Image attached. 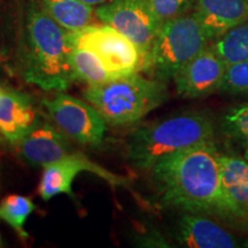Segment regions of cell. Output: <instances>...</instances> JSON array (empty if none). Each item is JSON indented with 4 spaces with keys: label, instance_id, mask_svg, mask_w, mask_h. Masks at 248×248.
I'll list each match as a JSON object with an SVG mask.
<instances>
[{
    "label": "cell",
    "instance_id": "1",
    "mask_svg": "<svg viewBox=\"0 0 248 248\" xmlns=\"http://www.w3.org/2000/svg\"><path fill=\"white\" fill-rule=\"evenodd\" d=\"M219 155L215 141L197 145L154 164L152 179L164 206L215 217L245 231L223 190Z\"/></svg>",
    "mask_w": 248,
    "mask_h": 248
},
{
    "label": "cell",
    "instance_id": "2",
    "mask_svg": "<svg viewBox=\"0 0 248 248\" xmlns=\"http://www.w3.org/2000/svg\"><path fill=\"white\" fill-rule=\"evenodd\" d=\"M24 79L44 91L64 92L76 80L70 63L68 31L31 2L27 13Z\"/></svg>",
    "mask_w": 248,
    "mask_h": 248
},
{
    "label": "cell",
    "instance_id": "3",
    "mask_svg": "<svg viewBox=\"0 0 248 248\" xmlns=\"http://www.w3.org/2000/svg\"><path fill=\"white\" fill-rule=\"evenodd\" d=\"M216 122L208 110H185L142 125L128 141V160L150 170L164 157L197 145L215 141Z\"/></svg>",
    "mask_w": 248,
    "mask_h": 248
},
{
    "label": "cell",
    "instance_id": "4",
    "mask_svg": "<svg viewBox=\"0 0 248 248\" xmlns=\"http://www.w3.org/2000/svg\"><path fill=\"white\" fill-rule=\"evenodd\" d=\"M83 97L97 109L107 124L137 123L168 98L166 82L147 78L139 73L115 77L104 84L88 86Z\"/></svg>",
    "mask_w": 248,
    "mask_h": 248
},
{
    "label": "cell",
    "instance_id": "5",
    "mask_svg": "<svg viewBox=\"0 0 248 248\" xmlns=\"http://www.w3.org/2000/svg\"><path fill=\"white\" fill-rule=\"evenodd\" d=\"M209 42L194 13L167 21L160 26L142 70L164 82L173 79L186 62L208 47Z\"/></svg>",
    "mask_w": 248,
    "mask_h": 248
},
{
    "label": "cell",
    "instance_id": "6",
    "mask_svg": "<svg viewBox=\"0 0 248 248\" xmlns=\"http://www.w3.org/2000/svg\"><path fill=\"white\" fill-rule=\"evenodd\" d=\"M73 46H82L94 52L114 77L139 73L144 69V57L137 46L115 28L90 26L77 31H68Z\"/></svg>",
    "mask_w": 248,
    "mask_h": 248
},
{
    "label": "cell",
    "instance_id": "7",
    "mask_svg": "<svg viewBox=\"0 0 248 248\" xmlns=\"http://www.w3.org/2000/svg\"><path fill=\"white\" fill-rule=\"evenodd\" d=\"M43 105L55 126L71 140L92 147L102 144L107 122L90 102L57 92Z\"/></svg>",
    "mask_w": 248,
    "mask_h": 248
},
{
    "label": "cell",
    "instance_id": "8",
    "mask_svg": "<svg viewBox=\"0 0 248 248\" xmlns=\"http://www.w3.org/2000/svg\"><path fill=\"white\" fill-rule=\"evenodd\" d=\"M94 13L102 23L128 37L140 51L145 62L160 29L147 0H107Z\"/></svg>",
    "mask_w": 248,
    "mask_h": 248
},
{
    "label": "cell",
    "instance_id": "9",
    "mask_svg": "<svg viewBox=\"0 0 248 248\" xmlns=\"http://www.w3.org/2000/svg\"><path fill=\"white\" fill-rule=\"evenodd\" d=\"M80 172H91L114 187L130 188V179L126 176L111 172L100 164L93 162L80 152L73 151L63 159L43 168L38 186L40 198L45 201L59 194H67L74 198L73 183Z\"/></svg>",
    "mask_w": 248,
    "mask_h": 248
},
{
    "label": "cell",
    "instance_id": "10",
    "mask_svg": "<svg viewBox=\"0 0 248 248\" xmlns=\"http://www.w3.org/2000/svg\"><path fill=\"white\" fill-rule=\"evenodd\" d=\"M225 70V62L209 45L177 71L172 79L176 92L184 99L204 98L219 92Z\"/></svg>",
    "mask_w": 248,
    "mask_h": 248
},
{
    "label": "cell",
    "instance_id": "11",
    "mask_svg": "<svg viewBox=\"0 0 248 248\" xmlns=\"http://www.w3.org/2000/svg\"><path fill=\"white\" fill-rule=\"evenodd\" d=\"M231 226L223 225L210 216L183 212L176 224L175 238L190 248H244L248 238L237 234Z\"/></svg>",
    "mask_w": 248,
    "mask_h": 248
},
{
    "label": "cell",
    "instance_id": "12",
    "mask_svg": "<svg viewBox=\"0 0 248 248\" xmlns=\"http://www.w3.org/2000/svg\"><path fill=\"white\" fill-rule=\"evenodd\" d=\"M24 162L44 168L73 152L69 138L55 125L37 121L17 144Z\"/></svg>",
    "mask_w": 248,
    "mask_h": 248
},
{
    "label": "cell",
    "instance_id": "13",
    "mask_svg": "<svg viewBox=\"0 0 248 248\" xmlns=\"http://www.w3.org/2000/svg\"><path fill=\"white\" fill-rule=\"evenodd\" d=\"M38 121L29 94L1 88L0 92V131L12 145H17Z\"/></svg>",
    "mask_w": 248,
    "mask_h": 248
},
{
    "label": "cell",
    "instance_id": "14",
    "mask_svg": "<svg viewBox=\"0 0 248 248\" xmlns=\"http://www.w3.org/2000/svg\"><path fill=\"white\" fill-rule=\"evenodd\" d=\"M194 15L214 42L248 20L247 0H195Z\"/></svg>",
    "mask_w": 248,
    "mask_h": 248
},
{
    "label": "cell",
    "instance_id": "15",
    "mask_svg": "<svg viewBox=\"0 0 248 248\" xmlns=\"http://www.w3.org/2000/svg\"><path fill=\"white\" fill-rule=\"evenodd\" d=\"M222 185L232 208L248 231V162L239 155H219Z\"/></svg>",
    "mask_w": 248,
    "mask_h": 248
},
{
    "label": "cell",
    "instance_id": "16",
    "mask_svg": "<svg viewBox=\"0 0 248 248\" xmlns=\"http://www.w3.org/2000/svg\"><path fill=\"white\" fill-rule=\"evenodd\" d=\"M40 8L67 31H77L91 24L94 9L82 0H38Z\"/></svg>",
    "mask_w": 248,
    "mask_h": 248
},
{
    "label": "cell",
    "instance_id": "17",
    "mask_svg": "<svg viewBox=\"0 0 248 248\" xmlns=\"http://www.w3.org/2000/svg\"><path fill=\"white\" fill-rule=\"evenodd\" d=\"M70 63L76 79L85 83L88 86L100 85L115 78L101 59L90 48L73 46L70 52Z\"/></svg>",
    "mask_w": 248,
    "mask_h": 248
},
{
    "label": "cell",
    "instance_id": "18",
    "mask_svg": "<svg viewBox=\"0 0 248 248\" xmlns=\"http://www.w3.org/2000/svg\"><path fill=\"white\" fill-rule=\"evenodd\" d=\"M212 47L226 66L248 61V20L216 38Z\"/></svg>",
    "mask_w": 248,
    "mask_h": 248
},
{
    "label": "cell",
    "instance_id": "19",
    "mask_svg": "<svg viewBox=\"0 0 248 248\" xmlns=\"http://www.w3.org/2000/svg\"><path fill=\"white\" fill-rule=\"evenodd\" d=\"M35 210L36 204L24 195L11 194L0 201V219L7 223L23 241L29 238L26 223Z\"/></svg>",
    "mask_w": 248,
    "mask_h": 248
},
{
    "label": "cell",
    "instance_id": "20",
    "mask_svg": "<svg viewBox=\"0 0 248 248\" xmlns=\"http://www.w3.org/2000/svg\"><path fill=\"white\" fill-rule=\"evenodd\" d=\"M221 130L228 138L248 142V104L239 105L225 113L221 122Z\"/></svg>",
    "mask_w": 248,
    "mask_h": 248
},
{
    "label": "cell",
    "instance_id": "21",
    "mask_svg": "<svg viewBox=\"0 0 248 248\" xmlns=\"http://www.w3.org/2000/svg\"><path fill=\"white\" fill-rule=\"evenodd\" d=\"M219 92L248 97V61L226 66Z\"/></svg>",
    "mask_w": 248,
    "mask_h": 248
},
{
    "label": "cell",
    "instance_id": "22",
    "mask_svg": "<svg viewBox=\"0 0 248 248\" xmlns=\"http://www.w3.org/2000/svg\"><path fill=\"white\" fill-rule=\"evenodd\" d=\"M152 13L160 26L167 21L186 14L195 0H147Z\"/></svg>",
    "mask_w": 248,
    "mask_h": 248
},
{
    "label": "cell",
    "instance_id": "23",
    "mask_svg": "<svg viewBox=\"0 0 248 248\" xmlns=\"http://www.w3.org/2000/svg\"><path fill=\"white\" fill-rule=\"evenodd\" d=\"M83 2H85L86 5L94 7V6H100L107 1V0H82Z\"/></svg>",
    "mask_w": 248,
    "mask_h": 248
},
{
    "label": "cell",
    "instance_id": "24",
    "mask_svg": "<svg viewBox=\"0 0 248 248\" xmlns=\"http://www.w3.org/2000/svg\"><path fill=\"white\" fill-rule=\"evenodd\" d=\"M244 157L246 159V161L248 162V142L245 144V151H244Z\"/></svg>",
    "mask_w": 248,
    "mask_h": 248
},
{
    "label": "cell",
    "instance_id": "25",
    "mask_svg": "<svg viewBox=\"0 0 248 248\" xmlns=\"http://www.w3.org/2000/svg\"><path fill=\"white\" fill-rule=\"evenodd\" d=\"M5 140H6V139L4 138V136H2L1 131H0V144H1V142H4Z\"/></svg>",
    "mask_w": 248,
    "mask_h": 248
},
{
    "label": "cell",
    "instance_id": "26",
    "mask_svg": "<svg viewBox=\"0 0 248 248\" xmlns=\"http://www.w3.org/2000/svg\"><path fill=\"white\" fill-rule=\"evenodd\" d=\"M0 246H1V239H0Z\"/></svg>",
    "mask_w": 248,
    "mask_h": 248
},
{
    "label": "cell",
    "instance_id": "27",
    "mask_svg": "<svg viewBox=\"0 0 248 248\" xmlns=\"http://www.w3.org/2000/svg\"><path fill=\"white\" fill-rule=\"evenodd\" d=\"M0 92H1V88H0Z\"/></svg>",
    "mask_w": 248,
    "mask_h": 248
},
{
    "label": "cell",
    "instance_id": "28",
    "mask_svg": "<svg viewBox=\"0 0 248 248\" xmlns=\"http://www.w3.org/2000/svg\"><path fill=\"white\" fill-rule=\"evenodd\" d=\"M247 1H248V0H247Z\"/></svg>",
    "mask_w": 248,
    "mask_h": 248
}]
</instances>
